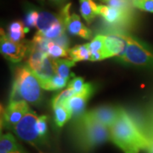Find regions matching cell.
I'll use <instances>...</instances> for the list:
<instances>
[{
  "instance_id": "cell-1",
  "label": "cell",
  "mask_w": 153,
  "mask_h": 153,
  "mask_svg": "<svg viewBox=\"0 0 153 153\" xmlns=\"http://www.w3.org/2000/svg\"><path fill=\"white\" fill-rule=\"evenodd\" d=\"M110 134L112 142L124 153H139L141 150H147L148 140L142 129L123 108L110 128Z\"/></svg>"
},
{
  "instance_id": "cell-2",
  "label": "cell",
  "mask_w": 153,
  "mask_h": 153,
  "mask_svg": "<svg viewBox=\"0 0 153 153\" xmlns=\"http://www.w3.org/2000/svg\"><path fill=\"white\" fill-rule=\"evenodd\" d=\"M72 134L78 149L87 152L111 139L110 128L96 121L81 115L76 117Z\"/></svg>"
},
{
  "instance_id": "cell-3",
  "label": "cell",
  "mask_w": 153,
  "mask_h": 153,
  "mask_svg": "<svg viewBox=\"0 0 153 153\" xmlns=\"http://www.w3.org/2000/svg\"><path fill=\"white\" fill-rule=\"evenodd\" d=\"M42 88L38 77L29 66H18L11 88L10 101L25 100L37 104L42 99Z\"/></svg>"
},
{
  "instance_id": "cell-4",
  "label": "cell",
  "mask_w": 153,
  "mask_h": 153,
  "mask_svg": "<svg viewBox=\"0 0 153 153\" xmlns=\"http://www.w3.org/2000/svg\"><path fill=\"white\" fill-rule=\"evenodd\" d=\"M125 40L123 54L118 57L122 61L140 66H153V53L146 45L130 35L120 33Z\"/></svg>"
},
{
  "instance_id": "cell-5",
  "label": "cell",
  "mask_w": 153,
  "mask_h": 153,
  "mask_svg": "<svg viewBox=\"0 0 153 153\" xmlns=\"http://www.w3.org/2000/svg\"><path fill=\"white\" fill-rule=\"evenodd\" d=\"M38 118L37 114L30 110L12 130L23 140L33 145H38L42 140L37 131Z\"/></svg>"
},
{
  "instance_id": "cell-6",
  "label": "cell",
  "mask_w": 153,
  "mask_h": 153,
  "mask_svg": "<svg viewBox=\"0 0 153 153\" xmlns=\"http://www.w3.org/2000/svg\"><path fill=\"white\" fill-rule=\"evenodd\" d=\"M0 49L2 55L12 62H19L27 55L29 46L25 43H15L10 40L7 35L1 30Z\"/></svg>"
},
{
  "instance_id": "cell-7",
  "label": "cell",
  "mask_w": 153,
  "mask_h": 153,
  "mask_svg": "<svg viewBox=\"0 0 153 153\" xmlns=\"http://www.w3.org/2000/svg\"><path fill=\"white\" fill-rule=\"evenodd\" d=\"M98 15L106 23L112 26H125L130 24L133 20V12L116 9L108 5H98Z\"/></svg>"
},
{
  "instance_id": "cell-8",
  "label": "cell",
  "mask_w": 153,
  "mask_h": 153,
  "mask_svg": "<svg viewBox=\"0 0 153 153\" xmlns=\"http://www.w3.org/2000/svg\"><path fill=\"white\" fill-rule=\"evenodd\" d=\"M29 111V105L25 100L10 101L7 109L4 111V125L9 129H13Z\"/></svg>"
},
{
  "instance_id": "cell-9",
  "label": "cell",
  "mask_w": 153,
  "mask_h": 153,
  "mask_svg": "<svg viewBox=\"0 0 153 153\" xmlns=\"http://www.w3.org/2000/svg\"><path fill=\"white\" fill-rule=\"evenodd\" d=\"M92 93H93L92 85L90 83H85L82 91L68 99L64 103V105H66V108L71 111L72 116L77 117L84 113L86 104L88 99L92 95Z\"/></svg>"
},
{
  "instance_id": "cell-10",
  "label": "cell",
  "mask_w": 153,
  "mask_h": 153,
  "mask_svg": "<svg viewBox=\"0 0 153 153\" xmlns=\"http://www.w3.org/2000/svg\"><path fill=\"white\" fill-rule=\"evenodd\" d=\"M120 107H113V106H100L94 110H90L83 113V116L91 119L96 121L100 123L111 128L117 119Z\"/></svg>"
},
{
  "instance_id": "cell-11",
  "label": "cell",
  "mask_w": 153,
  "mask_h": 153,
  "mask_svg": "<svg viewBox=\"0 0 153 153\" xmlns=\"http://www.w3.org/2000/svg\"><path fill=\"white\" fill-rule=\"evenodd\" d=\"M125 48L126 42L120 33L104 35V48L102 51L104 59L113 56L120 57L123 54Z\"/></svg>"
},
{
  "instance_id": "cell-12",
  "label": "cell",
  "mask_w": 153,
  "mask_h": 153,
  "mask_svg": "<svg viewBox=\"0 0 153 153\" xmlns=\"http://www.w3.org/2000/svg\"><path fill=\"white\" fill-rule=\"evenodd\" d=\"M66 29L73 36H77L84 39L92 38V31L87 27L76 14H72L66 18Z\"/></svg>"
},
{
  "instance_id": "cell-13",
  "label": "cell",
  "mask_w": 153,
  "mask_h": 153,
  "mask_svg": "<svg viewBox=\"0 0 153 153\" xmlns=\"http://www.w3.org/2000/svg\"><path fill=\"white\" fill-rule=\"evenodd\" d=\"M33 72L38 77L41 86L46 82H48L49 79H51L55 76V67H54V64L52 61V58L49 57V55H46L43 62L36 69L33 70Z\"/></svg>"
},
{
  "instance_id": "cell-14",
  "label": "cell",
  "mask_w": 153,
  "mask_h": 153,
  "mask_svg": "<svg viewBox=\"0 0 153 153\" xmlns=\"http://www.w3.org/2000/svg\"><path fill=\"white\" fill-rule=\"evenodd\" d=\"M52 61L55 67V74L66 78L69 80L70 76H74L73 73H71V68L75 66V62L71 59H54L52 58Z\"/></svg>"
},
{
  "instance_id": "cell-15",
  "label": "cell",
  "mask_w": 153,
  "mask_h": 153,
  "mask_svg": "<svg viewBox=\"0 0 153 153\" xmlns=\"http://www.w3.org/2000/svg\"><path fill=\"white\" fill-rule=\"evenodd\" d=\"M80 13L88 24H90L98 16V4L93 0H80Z\"/></svg>"
},
{
  "instance_id": "cell-16",
  "label": "cell",
  "mask_w": 153,
  "mask_h": 153,
  "mask_svg": "<svg viewBox=\"0 0 153 153\" xmlns=\"http://www.w3.org/2000/svg\"><path fill=\"white\" fill-rule=\"evenodd\" d=\"M60 16L54 15L52 13H49L47 11H43L39 13L38 22L36 27L38 29V32L40 33H43L46 32L49 28H50L55 23L60 22Z\"/></svg>"
},
{
  "instance_id": "cell-17",
  "label": "cell",
  "mask_w": 153,
  "mask_h": 153,
  "mask_svg": "<svg viewBox=\"0 0 153 153\" xmlns=\"http://www.w3.org/2000/svg\"><path fill=\"white\" fill-rule=\"evenodd\" d=\"M28 32L29 30L25 27L24 22L16 21L12 22L9 26L7 37L10 40L15 43H21L25 37V34Z\"/></svg>"
},
{
  "instance_id": "cell-18",
  "label": "cell",
  "mask_w": 153,
  "mask_h": 153,
  "mask_svg": "<svg viewBox=\"0 0 153 153\" xmlns=\"http://www.w3.org/2000/svg\"><path fill=\"white\" fill-rule=\"evenodd\" d=\"M20 146L17 144L16 138L11 134H4L1 135L0 153H10L20 151ZM21 152V151H20Z\"/></svg>"
},
{
  "instance_id": "cell-19",
  "label": "cell",
  "mask_w": 153,
  "mask_h": 153,
  "mask_svg": "<svg viewBox=\"0 0 153 153\" xmlns=\"http://www.w3.org/2000/svg\"><path fill=\"white\" fill-rule=\"evenodd\" d=\"M68 57L74 62L82 61V60H90V52L88 49L87 44L75 46L72 49H69Z\"/></svg>"
},
{
  "instance_id": "cell-20",
  "label": "cell",
  "mask_w": 153,
  "mask_h": 153,
  "mask_svg": "<svg viewBox=\"0 0 153 153\" xmlns=\"http://www.w3.org/2000/svg\"><path fill=\"white\" fill-rule=\"evenodd\" d=\"M54 112H55V123L60 128L64 125L66 122L70 120L72 117L71 111L67 109L66 105H60L55 107Z\"/></svg>"
},
{
  "instance_id": "cell-21",
  "label": "cell",
  "mask_w": 153,
  "mask_h": 153,
  "mask_svg": "<svg viewBox=\"0 0 153 153\" xmlns=\"http://www.w3.org/2000/svg\"><path fill=\"white\" fill-rule=\"evenodd\" d=\"M47 55L49 57L57 59L60 57H68L69 56V49H66L59 44H55L54 41H50L49 48L47 51Z\"/></svg>"
},
{
  "instance_id": "cell-22",
  "label": "cell",
  "mask_w": 153,
  "mask_h": 153,
  "mask_svg": "<svg viewBox=\"0 0 153 153\" xmlns=\"http://www.w3.org/2000/svg\"><path fill=\"white\" fill-rule=\"evenodd\" d=\"M68 79L64 78L59 75H55L51 79H49L48 82H46L42 85V88L45 90H59L63 88L67 83Z\"/></svg>"
},
{
  "instance_id": "cell-23",
  "label": "cell",
  "mask_w": 153,
  "mask_h": 153,
  "mask_svg": "<svg viewBox=\"0 0 153 153\" xmlns=\"http://www.w3.org/2000/svg\"><path fill=\"white\" fill-rule=\"evenodd\" d=\"M100 2L105 4V5L111 6L122 10L131 11L133 12L134 0H100Z\"/></svg>"
},
{
  "instance_id": "cell-24",
  "label": "cell",
  "mask_w": 153,
  "mask_h": 153,
  "mask_svg": "<svg viewBox=\"0 0 153 153\" xmlns=\"http://www.w3.org/2000/svg\"><path fill=\"white\" fill-rule=\"evenodd\" d=\"M88 49L90 52V55L100 54L103 55V48H104V35H97L91 42L86 44ZM104 58V56H103Z\"/></svg>"
},
{
  "instance_id": "cell-25",
  "label": "cell",
  "mask_w": 153,
  "mask_h": 153,
  "mask_svg": "<svg viewBox=\"0 0 153 153\" xmlns=\"http://www.w3.org/2000/svg\"><path fill=\"white\" fill-rule=\"evenodd\" d=\"M74 94H76V93L71 90V88H67L66 90L62 91L61 93L56 94L54 98L52 99V101H51V104H52V107L55 108L58 105H64V103L66 102V100L69 98H71V96H73Z\"/></svg>"
},
{
  "instance_id": "cell-26",
  "label": "cell",
  "mask_w": 153,
  "mask_h": 153,
  "mask_svg": "<svg viewBox=\"0 0 153 153\" xmlns=\"http://www.w3.org/2000/svg\"><path fill=\"white\" fill-rule=\"evenodd\" d=\"M39 13L35 10H29L26 13V16L24 18V25L25 27L30 30L31 27H36L37 22H38Z\"/></svg>"
},
{
  "instance_id": "cell-27",
  "label": "cell",
  "mask_w": 153,
  "mask_h": 153,
  "mask_svg": "<svg viewBox=\"0 0 153 153\" xmlns=\"http://www.w3.org/2000/svg\"><path fill=\"white\" fill-rule=\"evenodd\" d=\"M47 117L46 116H40L38 117V121H37V131L41 139H44L46 136L47 134Z\"/></svg>"
},
{
  "instance_id": "cell-28",
  "label": "cell",
  "mask_w": 153,
  "mask_h": 153,
  "mask_svg": "<svg viewBox=\"0 0 153 153\" xmlns=\"http://www.w3.org/2000/svg\"><path fill=\"white\" fill-rule=\"evenodd\" d=\"M134 6L143 11L153 13V0H134Z\"/></svg>"
},
{
  "instance_id": "cell-29",
  "label": "cell",
  "mask_w": 153,
  "mask_h": 153,
  "mask_svg": "<svg viewBox=\"0 0 153 153\" xmlns=\"http://www.w3.org/2000/svg\"><path fill=\"white\" fill-rule=\"evenodd\" d=\"M84 85H85L84 79L81 76H76L70 81L68 84V88H71V90H73L76 94H78L83 89Z\"/></svg>"
},
{
  "instance_id": "cell-30",
  "label": "cell",
  "mask_w": 153,
  "mask_h": 153,
  "mask_svg": "<svg viewBox=\"0 0 153 153\" xmlns=\"http://www.w3.org/2000/svg\"><path fill=\"white\" fill-rule=\"evenodd\" d=\"M54 41L55 44H59L60 46L66 48V49H69V44H70V41H69V38L67 37V35L66 34V33H63L60 37H59L58 38H56L55 40H52Z\"/></svg>"
},
{
  "instance_id": "cell-31",
  "label": "cell",
  "mask_w": 153,
  "mask_h": 153,
  "mask_svg": "<svg viewBox=\"0 0 153 153\" xmlns=\"http://www.w3.org/2000/svg\"><path fill=\"white\" fill-rule=\"evenodd\" d=\"M147 140H148V148H147V150H148L149 148L151 147V146L153 144V124H152V128L150 129V131L148 132ZM147 150H146V152H147Z\"/></svg>"
},
{
  "instance_id": "cell-32",
  "label": "cell",
  "mask_w": 153,
  "mask_h": 153,
  "mask_svg": "<svg viewBox=\"0 0 153 153\" xmlns=\"http://www.w3.org/2000/svg\"><path fill=\"white\" fill-rule=\"evenodd\" d=\"M147 152L148 153H153V144L151 146V147L149 148L147 150Z\"/></svg>"
},
{
  "instance_id": "cell-33",
  "label": "cell",
  "mask_w": 153,
  "mask_h": 153,
  "mask_svg": "<svg viewBox=\"0 0 153 153\" xmlns=\"http://www.w3.org/2000/svg\"><path fill=\"white\" fill-rule=\"evenodd\" d=\"M10 153H22V152H20V151H17V152H10Z\"/></svg>"
},
{
  "instance_id": "cell-34",
  "label": "cell",
  "mask_w": 153,
  "mask_h": 153,
  "mask_svg": "<svg viewBox=\"0 0 153 153\" xmlns=\"http://www.w3.org/2000/svg\"><path fill=\"white\" fill-rule=\"evenodd\" d=\"M54 1H56V2H59V1H62V0H54Z\"/></svg>"
},
{
  "instance_id": "cell-35",
  "label": "cell",
  "mask_w": 153,
  "mask_h": 153,
  "mask_svg": "<svg viewBox=\"0 0 153 153\" xmlns=\"http://www.w3.org/2000/svg\"><path fill=\"white\" fill-rule=\"evenodd\" d=\"M40 1H44V0H40Z\"/></svg>"
}]
</instances>
